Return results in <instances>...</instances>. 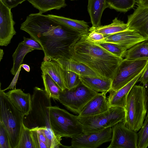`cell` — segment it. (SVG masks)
<instances>
[{
    "mask_svg": "<svg viewBox=\"0 0 148 148\" xmlns=\"http://www.w3.org/2000/svg\"><path fill=\"white\" fill-rule=\"evenodd\" d=\"M112 127L111 142L107 148H137L136 132L126 127L123 122Z\"/></svg>",
    "mask_w": 148,
    "mask_h": 148,
    "instance_id": "cell-11",
    "label": "cell"
},
{
    "mask_svg": "<svg viewBox=\"0 0 148 148\" xmlns=\"http://www.w3.org/2000/svg\"><path fill=\"white\" fill-rule=\"evenodd\" d=\"M99 93L81 82L75 88L61 90L58 101L68 110L79 115L86 105Z\"/></svg>",
    "mask_w": 148,
    "mask_h": 148,
    "instance_id": "cell-8",
    "label": "cell"
},
{
    "mask_svg": "<svg viewBox=\"0 0 148 148\" xmlns=\"http://www.w3.org/2000/svg\"><path fill=\"white\" fill-rule=\"evenodd\" d=\"M94 42L99 45L114 55L122 58H123L125 53L127 50L122 46L116 44L105 42Z\"/></svg>",
    "mask_w": 148,
    "mask_h": 148,
    "instance_id": "cell-34",
    "label": "cell"
},
{
    "mask_svg": "<svg viewBox=\"0 0 148 148\" xmlns=\"http://www.w3.org/2000/svg\"><path fill=\"white\" fill-rule=\"evenodd\" d=\"M81 83L86 87L97 92L106 94L111 90L112 80H105L97 77L79 75Z\"/></svg>",
    "mask_w": 148,
    "mask_h": 148,
    "instance_id": "cell-22",
    "label": "cell"
},
{
    "mask_svg": "<svg viewBox=\"0 0 148 148\" xmlns=\"http://www.w3.org/2000/svg\"><path fill=\"white\" fill-rule=\"evenodd\" d=\"M30 131L35 148H49L44 134L38 127L30 129Z\"/></svg>",
    "mask_w": 148,
    "mask_h": 148,
    "instance_id": "cell-32",
    "label": "cell"
},
{
    "mask_svg": "<svg viewBox=\"0 0 148 148\" xmlns=\"http://www.w3.org/2000/svg\"><path fill=\"white\" fill-rule=\"evenodd\" d=\"M129 29L127 24L123 21L116 17L110 24L101 25L92 29H89V32L94 31L104 35H108L120 32Z\"/></svg>",
    "mask_w": 148,
    "mask_h": 148,
    "instance_id": "cell-25",
    "label": "cell"
},
{
    "mask_svg": "<svg viewBox=\"0 0 148 148\" xmlns=\"http://www.w3.org/2000/svg\"><path fill=\"white\" fill-rule=\"evenodd\" d=\"M123 58L129 60L148 59V39L137 43L127 50Z\"/></svg>",
    "mask_w": 148,
    "mask_h": 148,
    "instance_id": "cell-24",
    "label": "cell"
},
{
    "mask_svg": "<svg viewBox=\"0 0 148 148\" xmlns=\"http://www.w3.org/2000/svg\"><path fill=\"white\" fill-rule=\"evenodd\" d=\"M59 24L80 34H87L90 28L88 23L84 20H79L57 16L47 14Z\"/></svg>",
    "mask_w": 148,
    "mask_h": 148,
    "instance_id": "cell-20",
    "label": "cell"
},
{
    "mask_svg": "<svg viewBox=\"0 0 148 148\" xmlns=\"http://www.w3.org/2000/svg\"><path fill=\"white\" fill-rule=\"evenodd\" d=\"M104 39L99 42L116 44L122 46L127 50L137 43L148 39L136 30L129 29L114 34L104 35Z\"/></svg>",
    "mask_w": 148,
    "mask_h": 148,
    "instance_id": "cell-13",
    "label": "cell"
},
{
    "mask_svg": "<svg viewBox=\"0 0 148 148\" xmlns=\"http://www.w3.org/2000/svg\"><path fill=\"white\" fill-rule=\"evenodd\" d=\"M0 148H11L8 134L0 122Z\"/></svg>",
    "mask_w": 148,
    "mask_h": 148,
    "instance_id": "cell-35",
    "label": "cell"
},
{
    "mask_svg": "<svg viewBox=\"0 0 148 148\" xmlns=\"http://www.w3.org/2000/svg\"><path fill=\"white\" fill-rule=\"evenodd\" d=\"M39 13L43 14L51 10H58L66 5L65 0H27Z\"/></svg>",
    "mask_w": 148,
    "mask_h": 148,
    "instance_id": "cell-23",
    "label": "cell"
},
{
    "mask_svg": "<svg viewBox=\"0 0 148 148\" xmlns=\"http://www.w3.org/2000/svg\"><path fill=\"white\" fill-rule=\"evenodd\" d=\"M16 148H35L30 129L23 124L18 143Z\"/></svg>",
    "mask_w": 148,
    "mask_h": 148,
    "instance_id": "cell-30",
    "label": "cell"
},
{
    "mask_svg": "<svg viewBox=\"0 0 148 148\" xmlns=\"http://www.w3.org/2000/svg\"><path fill=\"white\" fill-rule=\"evenodd\" d=\"M0 89V122L9 136L11 148H16L19 140L24 115L11 103L5 92Z\"/></svg>",
    "mask_w": 148,
    "mask_h": 148,
    "instance_id": "cell-5",
    "label": "cell"
},
{
    "mask_svg": "<svg viewBox=\"0 0 148 148\" xmlns=\"http://www.w3.org/2000/svg\"><path fill=\"white\" fill-rule=\"evenodd\" d=\"M87 38L94 42H99L102 41L104 38V35L94 31L89 32L86 34Z\"/></svg>",
    "mask_w": 148,
    "mask_h": 148,
    "instance_id": "cell-37",
    "label": "cell"
},
{
    "mask_svg": "<svg viewBox=\"0 0 148 148\" xmlns=\"http://www.w3.org/2000/svg\"><path fill=\"white\" fill-rule=\"evenodd\" d=\"M139 82L145 86L148 82V62L137 82Z\"/></svg>",
    "mask_w": 148,
    "mask_h": 148,
    "instance_id": "cell-39",
    "label": "cell"
},
{
    "mask_svg": "<svg viewBox=\"0 0 148 148\" xmlns=\"http://www.w3.org/2000/svg\"><path fill=\"white\" fill-rule=\"evenodd\" d=\"M51 98L45 90L35 87L31 96L30 110L24 116L23 123L30 129L46 127L51 128L49 109L51 106Z\"/></svg>",
    "mask_w": 148,
    "mask_h": 148,
    "instance_id": "cell-4",
    "label": "cell"
},
{
    "mask_svg": "<svg viewBox=\"0 0 148 148\" xmlns=\"http://www.w3.org/2000/svg\"><path fill=\"white\" fill-rule=\"evenodd\" d=\"M106 93H99L84 107L79 116H92L107 110L110 107Z\"/></svg>",
    "mask_w": 148,
    "mask_h": 148,
    "instance_id": "cell-15",
    "label": "cell"
},
{
    "mask_svg": "<svg viewBox=\"0 0 148 148\" xmlns=\"http://www.w3.org/2000/svg\"><path fill=\"white\" fill-rule=\"evenodd\" d=\"M148 62V58L123 59L112 80L110 91H116L129 82L144 70Z\"/></svg>",
    "mask_w": 148,
    "mask_h": 148,
    "instance_id": "cell-9",
    "label": "cell"
},
{
    "mask_svg": "<svg viewBox=\"0 0 148 148\" xmlns=\"http://www.w3.org/2000/svg\"><path fill=\"white\" fill-rule=\"evenodd\" d=\"M33 50L34 49L21 42L19 43L12 56L13 63L10 72L12 75H15L16 74L19 67L22 64L25 55Z\"/></svg>",
    "mask_w": 148,
    "mask_h": 148,
    "instance_id": "cell-26",
    "label": "cell"
},
{
    "mask_svg": "<svg viewBox=\"0 0 148 148\" xmlns=\"http://www.w3.org/2000/svg\"><path fill=\"white\" fill-rule=\"evenodd\" d=\"M11 9L0 1V45L7 46L16 32Z\"/></svg>",
    "mask_w": 148,
    "mask_h": 148,
    "instance_id": "cell-12",
    "label": "cell"
},
{
    "mask_svg": "<svg viewBox=\"0 0 148 148\" xmlns=\"http://www.w3.org/2000/svg\"><path fill=\"white\" fill-rule=\"evenodd\" d=\"M136 3L137 6H148V0H136Z\"/></svg>",
    "mask_w": 148,
    "mask_h": 148,
    "instance_id": "cell-41",
    "label": "cell"
},
{
    "mask_svg": "<svg viewBox=\"0 0 148 148\" xmlns=\"http://www.w3.org/2000/svg\"><path fill=\"white\" fill-rule=\"evenodd\" d=\"M138 134L137 148L148 147V114Z\"/></svg>",
    "mask_w": 148,
    "mask_h": 148,
    "instance_id": "cell-33",
    "label": "cell"
},
{
    "mask_svg": "<svg viewBox=\"0 0 148 148\" xmlns=\"http://www.w3.org/2000/svg\"><path fill=\"white\" fill-rule=\"evenodd\" d=\"M146 102L144 86L134 85L127 95L124 107L123 122L126 127L136 132L140 129L147 113Z\"/></svg>",
    "mask_w": 148,
    "mask_h": 148,
    "instance_id": "cell-3",
    "label": "cell"
},
{
    "mask_svg": "<svg viewBox=\"0 0 148 148\" xmlns=\"http://www.w3.org/2000/svg\"><path fill=\"white\" fill-rule=\"evenodd\" d=\"M62 69L77 74L79 75L101 78L86 66L71 58L62 59L57 62Z\"/></svg>",
    "mask_w": 148,
    "mask_h": 148,
    "instance_id": "cell-17",
    "label": "cell"
},
{
    "mask_svg": "<svg viewBox=\"0 0 148 148\" xmlns=\"http://www.w3.org/2000/svg\"><path fill=\"white\" fill-rule=\"evenodd\" d=\"M125 117L124 108L112 106L106 111L97 114L79 116L77 118L82 125L83 133L99 132L116 124L123 122Z\"/></svg>",
    "mask_w": 148,
    "mask_h": 148,
    "instance_id": "cell-7",
    "label": "cell"
},
{
    "mask_svg": "<svg viewBox=\"0 0 148 148\" xmlns=\"http://www.w3.org/2000/svg\"><path fill=\"white\" fill-rule=\"evenodd\" d=\"M40 68L42 72L47 73L51 76L61 90L66 88L64 82L62 69L56 62L53 60H43Z\"/></svg>",
    "mask_w": 148,
    "mask_h": 148,
    "instance_id": "cell-21",
    "label": "cell"
},
{
    "mask_svg": "<svg viewBox=\"0 0 148 148\" xmlns=\"http://www.w3.org/2000/svg\"><path fill=\"white\" fill-rule=\"evenodd\" d=\"M4 53L3 50L2 49H0V61H1L3 58Z\"/></svg>",
    "mask_w": 148,
    "mask_h": 148,
    "instance_id": "cell-43",
    "label": "cell"
},
{
    "mask_svg": "<svg viewBox=\"0 0 148 148\" xmlns=\"http://www.w3.org/2000/svg\"><path fill=\"white\" fill-rule=\"evenodd\" d=\"M26 0H0L5 5L11 9Z\"/></svg>",
    "mask_w": 148,
    "mask_h": 148,
    "instance_id": "cell-38",
    "label": "cell"
},
{
    "mask_svg": "<svg viewBox=\"0 0 148 148\" xmlns=\"http://www.w3.org/2000/svg\"><path fill=\"white\" fill-rule=\"evenodd\" d=\"M112 129L109 127L97 132L82 133L72 137L71 147L96 148L103 143L111 141Z\"/></svg>",
    "mask_w": 148,
    "mask_h": 148,
    "instance_id": "cell-10",
    "label": "cell"
},
{
    "mask_svg": "<svg viewBox=\"0 0 148 148\" xmlns=\"http://www.w3.org/2000/svg\"><path fill=\"white\" fill-rule=\"evenodd\" d=\"M143 71L117 91L115 92L110 91L109 95L107 99L110 107L118 106L124 108L128 93L133 86L137 82Z\"/></svg>",
    "mask_w": 148,
    "mask_h": 148,
    "instance_id": "cell-18",
    "label": "cell"
},
{
    "mask_svg": "<svg viewBox=\"0 0 148 148\" xmlns=\"http://www.w3.org/2000/svg\"><path fill=\"white\" fill-rule=\"evenodd\" d=\"M108 7L118 12H125L133 8L135 0H106Z\"/></svg>",
    "mask_w": 148,
    "mask_h": 148,
    "instance_id": "cell-28",
    "label": "cell"
},
{
    "mask_svg": "<svg viewBox=\"0 0 148 148\" xmlns=\"http://www.w3.org/2000/svg\"><path fill=\"white\" fill-rule=\"evenodd\" d=\"M42 77L45 87V90L48 95L53 99L58 100L60 89L58 85L47 73L42 72Z\"/></svg>",
    "mask_w": 148,
    "mask_h": 148,
    "instance_id": "cell-27",
    "label": "cell"
},
{
    "mask_svg": "<svg viewBox=\"0 0 148 148\" xmlns=\"http://www.w3.org/2000/svg\"><path fill=\"white\" fill-rule=\"evenodd\" d=\"M108 8L106 0H88L87 10L90 17L92 29L101 26V19L104 10Z\"/></svg>",
    "mask_w": 148,
    "mask_h": 148,
    "instance_id": "cell-19",
    "label": "cell"
},
{
    "mask_svg": "<svg viewBox=\"0 0 148 148\" xmlns=\"http://www.w3.org/2000/svg\"><path fill=\"white\" fill-rule=\"evenodd\" d=\"M128 28L138 32L148 39V6L138 5L133 13L128 16Z\"/></svg>",
    "mask_w": 148,
    "mask_h": 148,
    "instance_id": "cell-14",
    "label": "cell"
},
{
    "mask_svg": "<svg viewBox=\"0 0 148 148\" xmlns=\"http://www.w3.org/2000/svg\"><path fill=\"white\" fill-rule=\"evenodd\" d=\"M38 128L44 134L47 141L49 148H59L61 147H70L62 145L60 143L62 138L57 136L51 128L46 127Z\"/></svg>",
    "mask_w": 148,
    "mask_h": 148,
    "instance_id": "cell-29",
    "label": "cell"
},
{
    "mask_svg": "<svg viewBox=\"0 0 148 148\" xmlns=\"http://www.w3.org/2000/svg\"><path fill=\"white\" fill-rule=\"evenodd\" d=\"M49 120L51 129L59 138H71L83 133V125L78 120L77 116L57 106L50 107Z\"/></svg>",
    "mask_w": 148,
    "mask_h": 148,
    "instance_id": "cell-6",
    "label": "cell"
},
{
    "mask_svg": "<svg viewBox=\"0 0 148 148\" xmlns=\"http://www.w3.org/2000/svg\"><path fill=\"white\" fill-rule=\"evenodd\" d=\"M21 65L19 67L16 74L14 75V76L12 80V81L10 85L7 88L4 90H2L3 91L5 92V91L8 89H14V86H16L17 83L19 74L21 70Z\"/></svg>",
    "mask_w": 148,
    "mask_h": 148,
    "instance_id": "cell-40",
    "label": "cell"
},
{
    "mask_svg": "<svg viewBox=\"0 0 148 148\" xmlns=\"http://www.w3.org/2000/svg\"><path fill=\"white\" fill-rule=\"evenodd\" d=\"M20 29L38 42L43 49V60L58 62L69 58V47L80 35L59 24L47 15L39 12L28 15Z\"/></svg>",
    "mask_w": 148,
    "mask_h": 148,
    "instance_id": "cell-1",
    "label": "cell"
},
{
    "mask_svg": "<svg viewBox=\"0 0 148 148\" xmlns=\"http://www.w3.org/2000/svg\"><path fill=\"white\" fill-rule=\"evenodd\" d=\"M5 93L11 103L24 116L28 114L31 103L29 93H24L20 89H12Z\"/></svg>",
    "mask_w": 148,
    "mask_h": 148,
    "instance_id": "cell-16",
    "label": "cell"
},
{
    "mask_svg": "<svg viewBox=\"0 0 148 148\" xmlns=\"http://www.w3.org/2000/svg\"><path fill=\"white\" fill-rule=\"evenodd\" d=\"M64 85L66 88L71 90L77 87L81 83L79 75L73 72L62 69Z\"/></svg>",
    "mask_w": 148,
    "mask_h": 148,
    "instance_id": "cell-31",
    "label": "cell"
},
{
    "mask_svg": "<svg viewBox=\"0 0 148 148\" xmlns=\"http://www.w3.org/2000/svg\"><path fill=\"white\" fill-rule=\"evenodd\" d=\"M82 34L70 45V57L84 64L105 80H113L123 58L116 56Z\"/></svg>",
    "mask_w": 148,
    "mask_h": 148,
    "instance_id": "cell-2",
    "label": "cell"
},
{
    "mask_svg": "<svg viewBox=\"0 0 148 148\" xmlns=\"http://www.w3.org/2000/svg\"><path fill=\"white\" fill-rule=\"evenodd\" d=\"M71 0V1H74V0Z\"/></svg>",
    "mask_w": 148,
    "mask_h": 148,
    "instance_id": "cell-44",
    "label": "cell"
},
{
    "mask_svg": "<svg viewBox=\"0 0 148 148\" xmlns=\"http://www.w3.org/2000/svg\"><path fill=\"white\" fill-rule=\"evenodd\" d=\"M22 67H23L24 70L27 72H29L30 71V67L29 66L26 64H22L21 65Z\"/></svg>",
    "mask_w": 148,
    "mask_h": 148,
    "instance_id": "cell-42",
    "label": "cell"
},
{
    "mask_svg": "<svg viewBox=\"0 0 148 148\" xmlns=\"http://www.w3.org/2000/svg\"><path fill=\"white\" fill-rule=\"evenodd\" d=\"M21 42L34 50H40L43 51V49L40 43L32 38H29L23 37V40Z\"/></svg>",
    "mask_w": 148,
    "mask_h": 148,
    "instance_id": "cell-36",
    "label": "cell"
}]
</instances>
